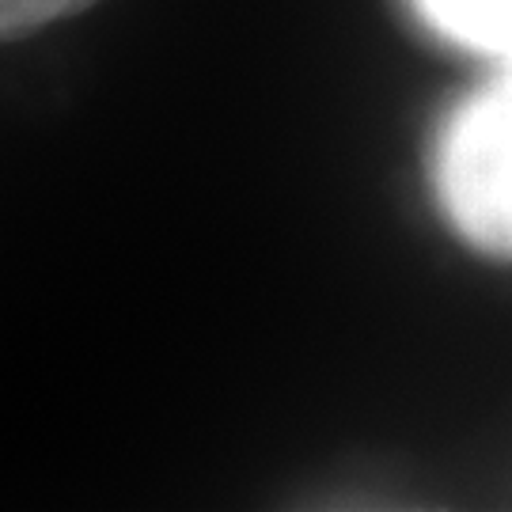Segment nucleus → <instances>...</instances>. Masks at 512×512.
<instances>
[{
    "mask_svg": "<svg viewBox=\"0 0 512 512\" xmlns=\"http://www.w3.org/2000/svg\"><path fill=\"white\" fill-rule=\"evenodd\" d=\"M433 179L448 220L478 251L512 258V65L444 122Z\"/></svg>",
    "mask_w": 512,
    "mask_h": 512,
    "instance_id": "obj_1",
    "label": "nucleus"
},
{
    "mask_svg": "<svg viewBox=\"0 0 512 512\" xmlns=\"http://www.w3.org/2000/svg\"><path fill=\"white\" fill-rule=\"evenodd\" d=\"M429 31L512 65V0H414Z\"/></svg>",
    "mask_w": 512,
    "mask_h": 512,
    "instance_id": "obj_2",
    "label": "nucleus"
},
{
    "mask_svg": "<svg viewBox=\"0 0 512 512\" xmlns=\"http://www.w3.org/2000/svg\"><path fill=\"white\" fill-rule=\"evenodd\" d=\"M95 0H0V42H16L57 19L92 8Z\"/></svg>",
    "mask_w": 512,
    "mask_h": 512,
    "instance_id": "obj_3",
    "label": "nucleus"
}]
</instances>
